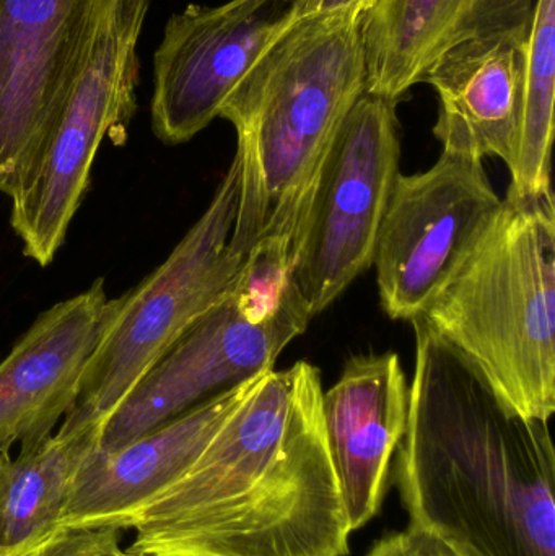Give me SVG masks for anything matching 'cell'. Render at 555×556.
Segmentation results:
<instances>
[{
    "mask_svg": "<svg viewBox=\"0 0 555 556\" xmlns=\"http://www.w3.org/2000/svg\"><path fill=\"white\" fill-rule=\"evenodd\" d=\"M116 0H0V192L12 198Z\"/></svg>",
    "mask_w": 555,
    "mask_h": 556,
    "instance_id": "10",
    "label": "cell"
},
{
    "mask_svg": "<svg viewBox=\"0 0 555 556\" xmlns=\"http://www.w3.org/2000/svg\"><path fill=\"white\" fill-rule=\"evenodd\" d=\"M293 22L287 0H228L169 16L153 54V134L178 146L202 132Z\"/></svg>",
    "mask_w": 555,
    "mask_h": 556,
    "instance_id": "11",
    "label": "cell"
},
{
    "mask_svg": "<svg viewBox=\"0 0 555 556\" xmlns=\"http://www.w3.org/2000/svg\"><path fill=\"white\" fill-rule=\"evenodd\" d=\"M396 101L364 91L342 121L290 247V273L310 316L331 306L374 263L400 175Z\"/></svg>",
    "mask_w": 555,
    "mask_h": 556,
    "instance_id": "8",
    "label": "cell"
},
{
    "mask_svg": "<svg viewBox=\"0 0 555 556\" xmlns=\"http://www.w3.org/2000/svg\"><path fill=\"white\" fill-rule=\"evenodd\" d=\"M409 388L394 352L352 356L323 394L329 453L351 532L380 515L403 440Z\"/></svg>",
    "mask_w": 555,
    "mask_h": 556,
    "instance_id": "14",
    "label": "cell"
},
{
    "mask_svg": "<svg viewBox=\"0 0 555 556\" xmlns=\"http://www.w3.org/2000/svg\"><path fill=\"white\" fill-rule=\"evenodd\" d=\"M502 204L481 160L442 152L427 172L400 173L371 263L384 313L411 323L422 316Z\"/></svg>",
    "mask_w": 555,
    "mask_h": 556,
    "instance_id": "9",
    "label": "cell"
},
{
    "mask_svg": "<svg viewBox=\"0 0 555 556\" xmlns=\"http://www.w3.org/2000/svg\"><path fill=\"white\" fill-rule=\"evenodd\" d=\"M310 319L286 264L266 256L244 261L230 294L199 317L114 408L98 450H119L225 389L274 369Z\"/></svg>",
    "mask_w": 555,
    "mask_h": 556,
    "instance_id": "5",
    "label": "cell"
},
{
    "mask_svg": "<svg viewBox=\"0 0 555 556\" xmlns=\"http://www.w3.org/2000/svg\"><path fill=\"white\" fill-rule=\"evenodd\" d=\"M98 278L88 290L39 314L0 362V453L52 434L74 407L108 311Z\"/></svg>",
    "mask_w": 555,
    "mask_h": 556,
    "instance_id": "13",
    "label": "cell"
},
{
    "mask_svg": "<svg viewBox=\"0 0 555 556\" xmlns=\"http://www.w3.org/2000/svg\"><path fill=\"white\" fill-rule=\"evenodd\" d=\"M295 22L326 18V16H352L364 18L378 0H287Z\"/></svg>",
    "mask_w": 555,
    "mask_h": 556,
    "instance_id": "21",
    "label": "cell"
},
{
    "mask_svg": "<svg viewBox=\"0 0 555 556\" xmlns=\"http://www.w3.org/2000/svg\"><path fill=\"white\" fill-rule=\"evenodd\" d=\"M527 418L555 412L554 192L508 189L497 217L422 314Z\"/></svg>",
    "mask_w": 555,
    "mask_h": 556,
    "instance_id": "4",
    "label": "cell"
},
{
    "mask_svg": "<svg viewBox=\"0 0 555 556\" xmlns=\"http://www.w3.org/2000/svg\"><path fill=\"white\" fill-rule=\"evenodd\" d=\"M362 20L293 22L225 101L218 117L237 130L240 165L235 253L292 247L329 147L365 91Z\"/></svg>",
    "mask_w": 555,
    "mask_h": 556,
    "instance_id": "3",
    "label": "cell"
},
{
    "mask_svg": "<svg viewBox=\"0 0 555 556\" xmlns=\"http://www.w3.org/2000/svg\"><path fill=\"white\" fill-rule=\"evenodd\" d=\"M238 202L240 165L235 159L211 204L165 263L108 303L100 339L64 420L104 425L156 359L230 294L244 263L231 248Z\"/></svg>",
    "mask_w": 555,
    "mask_h": 556,
    "instance_id": "6",
    "label": "cell"
},
{
    "mask_svg": "<svg viewBox=\"0 0 555 556\" xmlns=\"http://www.w3.org/2000/svg\"><path fill=\"white\" fill-rule=\"evenodd\" d=\"M390 480L409 525L471 556H555L547 421L512 410L422 317Z\"/></svg>",
    "mask_w": 555,
    "mask_h": 556,
    "instance_id": "2",
    "label": "cell"
},
{
    "mask_svg": "<svg viewBox=\"0 0 555 556\" xmlns=\"http://www.w3.org/2000/svg\"><path fill=\"white\" fill-rule=\"evenodd\" d=\"M111 556H147V555L134 554V552H129V551H117L116 554L111 555Z\"/></svg>",
    "mask_w": 555,
    "mask_h": 556,
    "instance_id": "23",
    "label": "cell"
},
{
    "mask_svg": "<svg viewBox=\"0 0 555 556\" xmlns=\"http://www.w3.org/2000/svg\"><path fill=\"white\" fill-rule=\"evenodd\" d=\"M149 7L150 0H116L35 165L10 198L23 254L41 267L64 243L104 137L124 136L136 114L137 46Z\"/></svg>",
    "mask_w": 555,
    "mask_h": 556,
    "instance_id": "7",
    "label": "cell"
},
{
    "mask_svg": "<svg viewBox=\"0 0 555 556\" xmlns=\"http://www.w3.org/2000/svg\"><path fill=\"white\" fill-rule=\"evenodd\" d=\"M533 0H378L362 20L365 91L400 101L450 49L530 28Z\"/></svg>",
    "mask_w": 555,
    "mask_h": 556,
    "instance_id": "16",
    "label": "cell"
},
{
    "mask_svg": "<svg viewBox=\"0 0 555 556\" xmlns=\"http://www.w3.org/2000/svg\"><path fill=\"white\" fill-rule=\"evenodd\" d=\"M365 556H471L424 529L407 526L375 542Z\"/></svg>",
    "mask_w": 555,
    "mask_h": 556,
    "instance_id": "20",
    "label": "cell"
},
{
    "mask_svg": "<svg viewBox=\"0 0 555 556\" xmlns=\"http://www.w3.org/2000/svg\"><path fill=\"white\" fill-rule=\"evenodd\" d=\"M121 539L119 529L58 528L38 541L0 551V556H111L121 551Z\"/></svg>",
    "mask_w": 555,
    "mask_h": 556,
    "instance_id": "19",
    "label": "cell"
},
{
    "mask_svg": "<svg viewBox=\"0 0 555 556\" xmlns=\"http://www.w3.org/2000/svg\"><path fill=\"white\" fill-rule=\"evenodd\" d=\"M321 372L269 369L201 456L134 518L147 556H348Z\"/></svg>",
    "mask_w": 555,
    "mask_h": 556,
    "instance_id": "1",
    "label": "cell"
},
{
    "mask_svg": "<svg viewBox=\"0 0 555 556\" xmlns=\"http://www.w3.org/2000/svg\"><path fill=\"white\" fill-rule=\"evenodd\" d=\"M9 453H0V492H2L3 477H5L7 463H9Z\"/></svg>",
    "mask_w": 555,
    "mask_h": 556,
    "instance_id": "22",
    "label": "cell"
},
{
    "mask_svg": "<svg viewBox=\"0 0 555 556\" xmlns=\"http://www.w3.org/2000/svg\"><path fill=\"white\" fill-rule=\"evenodd\" d=\"M554 98L555 0H537L528 36L520 137L514 166L508 169L512 175L508 189L517 194L553 191Z\"/></svg>",
    "mask_w": 555,
    "mask_h": 556,
    "instance_id": "18",
    "label": "cell"
},
{
    "mask_svg": "<svg viewBox=\"0 0 555 556\" xmlns=\"http://www.w3.org/2000/svg\"><path fill=\"white\" fill-rule=\"evenodd\" d=\"M531 28V26H530ZM530 28L469 39L446 51L424 81L440 100L433 136L443 152L469 159L517 156Z\"/></svg>",
    "mask_w": 555,
    "mask_h": 556,
    "instance_id": "15",
    "label": "cell"
},
{
    "mask_svg": "<svg viewBox=\"0 0 555 556\" xmlns=\"http://www.w3.org/2000/svg\"><path fill=\"white\" fill-rule=\"evenodd\" d=\"M100 421L64 420L58 433L10 457L0 492V551L20 547L59 528L75 473L100 447Z\"/></svg>",
    "mask_w": 555,
    "mask_h": 556,
    "instance_id": "17",
    "label": "cell"
},
{
    "mask_svg": "<svg viewBox=\"0 0 555 556\" xmlns=\"http://www.w3.org/2000/svg\"><path fill=\"white\" fill-rule=\"evenodd\" d=\"M263 375L225 389L119 450L91 453L72 480L59 528L130 529L147 505L185 476Z\"/></svg>",
    "mask_w": 555,
    "mask_h": 556,
    "instance_id": "12",
    "label": "cell"
}]
</instances>
